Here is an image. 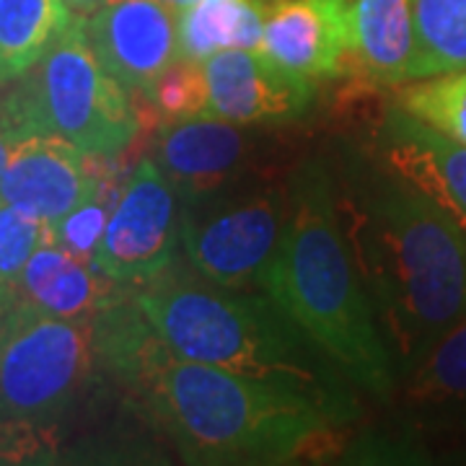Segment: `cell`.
Here are the masks:
<instances>
[{
    "mask_svg": "<svg viewBox=\"0 0 466 466\" xmlns=\"http://www.w3.org/2000/svg\"><path fill=\"white\" fill-rule=\"evenodd\" d=\"M94 352L187 459L288 461L327 443L339 412L293 386L177 355L125 293L94 321Z\"/></svg>",
    "mask_w": 466,
    "mask_h": 466,
    "instance_id": "1",
    "label": "cell"
},
{
    "mask_svg": "<svg viewBox=\"0 0 466 466\" xmlns=\"http://www.w3.org/2000/svg\"><path fill=\"white\" fill-rule=\"evenodd\" d=\"M337 210L391 360L410 370L466 314V231L391 174L337 192Z\"/></svg>",
    "mask_w": 466,
    "mask_h": 466,
    "instance_id": "2",
    "label": "cell"
},
{
    "mask_svg": "<svg viewBox=\"0 0 466 466\" xmlns=\"http://www.w3.org/2000/svg\"><path fill=\"white\" fill-rule=\"evenodd\" d=\"M262 288L342 373L370 394H391L394 360L350 254L337 187L321 164H306L293 179L283 238Z\"/></svg>",
    "mask_w": 466,
    "mask_h": 466,
    "instance_id": "3",
    "label": "cell"
},
{
    "mask_svg": "<svg viewBox=\"0 0 466 466\" xmlns=\"http://www.w3.org/2000/svg\"><path fill=\"white\" fill-rule=\"evenodd\" d=\"M133 299L177 355L257 381L293 386L339 412L342 394H337L332 370L314 352L319 348L269 296L198 285L171 267L133 288Z\"/></svg>",
    "mask_w": 466,
    "mask_h": 466,
    "instance_id": "4",
    "label": "cell"
},
{
    "mask_svg": "<svg viewBox=\"0 0 466 466\" xmlns=\"http://www.w3.org/2000/svg\"><path fill=\"white\" fill-rule=\"evenodd\" d=\"M21 140L60 137L91 158H115L140 133L130 91L101 67L76 16L66 34L0 101Z\"/></svg>",
    "mask_w": 466,
    "mask_h": 466,
    "instance_id": "5",
    "label": "cell"
},
{
    "mask_svg": "<svg viewBox=\"0 0 466 466\" xmlns=\"http://www.w3.org/2000/svg\"><path fill=\"white\" fill-rule=\"evenodd\" d=\"M94 358L91 321L0 303V441L47 431L78 394Z\"/></svg>",
    "mask_w": 466,
    "mask_h": 466,
    "instance_id": "6",
    "label": "cell"
},
{
    "mask_svg": "<svg viewBox=\"0 0 466 466\" xmlns=\"http://www.w3.org/2000/svg\"><path fill=\"white\" fill-rule=\"evenodd\" d=\"M179 241L177 192L156 161L143 158L119 189L91 265L112 283L140 288L174 267Z\"/></svg>",
    "mask_w": 466,
    "mask_h": 466,
    "instance_id": "7",
    "label": "cell"
},
{
    "mask_svg": "<svg viewBox=\"0 0 466 466\" xmlns=\"http://www.w3.org/2000/svg\"><path fill=\"white\" fill-rule=\"evenodd\" d=\"M285 213L275 195H249L202 210H182V247L187 262L210 285L244 290L262 285L280 247Z\"/></svg>",
    "mask_w": 466,
    "mask_h": 466,
    "instance_id": "8",
    "label": "cell"
},
{
    "mask_svg": "<svg viewBox=\"0 0 466 466\" xmlns=\"http://www.w3.org/2000/svg\"><path fill=\"white\" fill-rule=\"evenodd\" d=\"M84 32L101 67L130 96L146 99L177 63V8L161 0H104L84 16Z\"/></svg>",
    "mask_w": 466,
    "mask_h": 466,
    "instance_id": "9",
    "label": "cell"
},
{
    "mask_svg": "<svg viewBox=\"0 0 466 466\" xmlns=\"http://www.w3.org/2000/svg\"><path fill=\"white\" fill-rule=\"evenodd\" d=\"M383 168L466 231V146L391 104L376 135Z\"/></svg>",
    "mask_w": 466,
    "mask_h": 466,
    "instance_id": "10",
    "label": "cell"
},
{
    "mask_svg": "<svg viewBox=\"0 0 466 466\" xmlns=\"http://www.w3.org/2000/svg\"><path fill=\"white\" fill-rule=\"evenodd\" d=\"M208 88L205 115L233 125L285 122L300 116L314 101V84L275 66L262 50H220L202 60Z\"/></svg>",
    "mask_w": 466,
    "mask_h": 466,
    "instance_id": "11",
    "label": "cell"
},
{
    "mask_svg": "<svg viewBox=\"0 0 466 466\" xmlns=\"http://www.w3.org/2000/svg\"><path fill=\"white\" fill-rule=\"evenodd\" d=\"M259 50L309 84L345 76L350 0H269Z\"/></svg>",
    "mask_w": 466,
    "mask_h": 466,
    "instance_id": "12",
    "label": "cell"
},
{
    "mask_svg": "<svg viewBox=\"0 0 466 466\" xmlns=\"http://www.w3.org/2000/svg\"><path fill=\"white\" fill-rule=\"evenodd\" d=\"M249 140L241 125L213 115L161 122L153 140V161L177 198L187 205L220 192L244 167Z\"/></svg>",
    "mask_w": 466,
    "mask_h": 466,
    "instance_id": "13",
    "label": "cell"
},
{
    "mask_svg": "<svg viewBox=\"0 0 466 466\" xmlns=\"http://www.w3.org/2000/svg\"><path fill=\"white\" fill-rule=\"evenodd\" d=\"M88 161L91 156L60 137H26L0 174V205L18 208L52 226L84 200L96 182Z\"/></svg>",
    "mask_w": 466,
    "mask_h": 466,
    "instance_id": "14",
    "label": "cell"
},
{
    "mask_svg": "<svg viewBox=\"0 0 466 466\" xmlns=\"http://www.w3.org/2000/svg\"><path fill=\"white\" fill-rule=\"evenodd\" d=\"M125 285L112 283L91 262L70 254L55 241H45L29 257L11 300H18L39 314L57 319L91 321L125 293Z\"/></svg>",
    "mask_w": 466,
    "mask_h": 466,
    "instance_id": "15",
    "label": "cell"
},
{
    "mask_svg": "<svg viewBox=\"0 0 466 466\" xmlns=\"http://www.w3.org/2000/svg\"><path fill=\"white\" fill-rule=\"evenodd\" d=\"M415 57L412 0H350L348 73L370 86L410 81Z\"/></svg>",
    "mask_w": 466,
    "mask_h": 466,
    "instance_id": "16",
    "label": "cell"
},
{
    "mask_svg": "<svg viewBox=\"0 0 466 466\" xmlns=\"http://www.w3.org/2000/svg\"><path fill=\"white\" fill-rule=\"evenodd\" d=\"M269 0H198L177 11V60L220 50H259Z\"/></svg>",
    "mask_w": 466,
    "mask_h": 466,
    "instance_id": "17",
    "label": "cell"
},
{
    "mask_svg": "<svg viewBox=\"0 0 466 466\" xmlns=\"http://www.w3.org/2000/svg\"><path fill=\"white\" fill-rule=\"evenodd\" d=\"M73 18L66 0H0V86L26 76Z\"/></svg>",
    "mask_w": 466,
    "mask_h": 466,
    "instance_id": "18",
    "label": "cell"
},
{
    "mask_svg": "<svg viewBox=\"0 0 466 466\" xmlns=\"http://www.w3.org/2000/svg\"><path fill=\"white\" fill-rule=\"evenodd\" d=\"M412 16L410 81L466 70V0H412Z\"/></svg>",
    "mask_w": 466,
    "mask_h": 466,
    "instance_id": "19",
    "label": "cell"
},
{
    "mask_svg": "<svg viewBox=\"0 0 466 466\" xmlns=\"http://www.w3.org/2000/svg\"><path fill=\"white\" fill-rule=\"evenodd\" d=\"M407 373V394L417 404L466 401V314L441 334Z\"/></svg>",
    "mask_w": 466,
    "mask_h": 466,
    "instance_id": "20",
    "label": "cell"
},
{
    "mask_svg": "<svg viewBox=\"0 0 466 466\" xmlns=\"http://www.w3.org/2000/svg\"><path fill=\"white\" fill-rule=\"evenodd\" d=\"M394 104L466 146V70L394 86Z\"/></svg>",
    "mask_w": 466,
    "mask_h": 466,
    "instance_id": "21",
    "label": "cell"
},
{
    "mask_svg": "<svg viewBox=\"0 0 466 466\" xmlns=\"http://www.w3.org/2000/svg\"><path fill=\"white\" fill-rule=\"evenodd\" d=\"M116 198L119 195H115L112 184L101 182L99 177H96V182L88 189V195H86L84 200L78 202L60 220H55L52 226H47L50 241L60 244L63 249L81 257L86 262H91L94 254H96L101 236H104V228L109 223V216L115 210Z\"/></svg>",
    "mask_w": 466,
    "mask_h": 466,
    "instance_id": "22",
    "label": "cell"
},
{
    "mask_svg": "<svg viewBox=\"0 0 466 466\" xmlns=\"http://www.w3.org/2000/svg\"><path fill=\"white\" fill-rule=\"evenodd\" d=\"M50 238L47 223L29 213L0 205V303L11 300L24 267L34 251Z\"/></svg>",
    "mask_w": 466,
    "mask_h": 466,
    "instance_id": "23",
    "label": "cell"
},
{
    "mask_svg": "<svg viewBox=\"0 0 466 466\" xmlns=\"http://www.w3.org/2000/svg\"><path fill=\"white\" fill-rule=\"evenodd\" d=\"M146 101L161 115V122L205 115L208 112V88H205L202 63H192V60L171 63L156 78Z\"/></svg>",
    "mask_w": 466,
    "mask_h": 466,
    "instance_id": "24",
    "label": "cell"
},
{
    "mask_svg": "<svg viewBox=\"0 0 466 466\" xmlns=\"http://www.w3.org/2000/svg\"><path fill=\"white\" fill-rule=\"evenodd\" d=\"M21 143V137L14 130V125L5 119V115L0 112V174H3V168L8 167V158H11V153L16 150V146Z\"/></svg>",
    "mask_w": 466,
    "mask_h": 466,
    "instance_id": "25",
    "label": "cell"
},
{
    "mask_svg": "<svg viewBox=\"0 0 466 466\" xmlns=\"http://www.w3.org/2000/svg\"><path fill=\"white\" fill-rule=\"evenodd\" d=\"M67 5H70V11H73V16H88L91 11H96L104 0H66Z\"/></svg>",
    "mask_w": 466,
    "mask_h": 466,
    "instance_id": "26",
    "label": "cell"
},
{
    "mask_svg": "<svg viewBox=\"0 0 466 466\" xmlns=\"http://www.w3.org/2000/svg\"><path fill=\"white\" fill-rule=\"evenodd\" d=\"M161 3H167V5H171V8H187V5H192V3H198V0H161Z\"/></svg>",
    "mask_w": 466,
    "mask_h": 466,
    "instance_id": "27",
    "label": "cell"
}]
</instances>
